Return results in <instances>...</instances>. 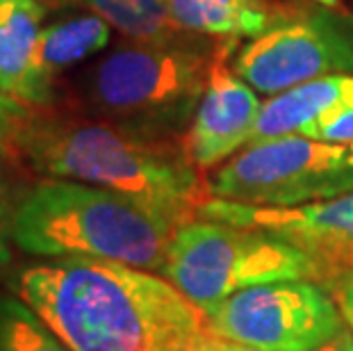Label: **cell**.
<instances>
[{
	"label": "cell",
	"instance_id": "cell-1",
	"mask_svg": "<svg viewBox=\"0 0 353 351\" xmlns=\"http://www.w3.org/2000/svg\"><path fill=\"white\" fill-rule=\"evenodd\" d=\"M12 288L73 351H185L205 328L174 283L119 260L50 258Z\"/></svg>",
	"mask_w": 353,
	"mask_h": 351
},
{
	"label": "cell",
	"instance_id": "cell-2",
	"mask_svg": "<svg viewBox=\"0 0 353 351\" xmlns=\"http://www.w3.org/2000/svg\"><path fill=\"white\" fill-rule=\"evenodd\" d=\"M14 151L37 174L117 192L178 228L205 201L194 162L114 123L34 112L12 132Z\"/></svg>",
	"mask_w": 353,
	"mask_h": 351
},
{
	"label": "cell",
	"instance_id": "cell-3",
	"mask_svg": "<svg viewBox=\"0 0 353 351\" xmlns=\"http://www.w3.org/2000/svg\"><path fill=\"white\" fill-rule=\"evenodd\" d=\"M176 228L96 185L43 178L12 210V242L41 258H103L162 272Z\"/></svg>",
	"mask_w": 353,
	"mask_h": 351
},
{
	"label": "cell",
	"instance_id": "cell-4",
	"mask_svg": "<svg viewBox=\"0 0 353 351\" xmlns=\"http://www.w3.org/2000/svg\"><path fill=\"white\" fill-rule=\"evenodd\" d=\"M216 48L196 34L117 48L87 76L92 110L141 137L176 135L192 126Z\"/></svg>",
	"mask_w": 353,
	"mask_h": 351
},
{
	"label": "cell",
	"instance_id": "cell-5",
	"mask_svg": "<svg viewBox=\"0 0 353 351\" xmlns=\"http://www.w3.org/2000/svg\"><path fill=\"white\" fill-rule=\"evenodd\" d=\"M317 274L314 253L288 237L201 217L174 230L160 272L199 308L255 285Z\"/></svg>",
	"mask_w": 353,
	"mask_h": 351
},
{
	"label": "cell",
	"instance_id": "cell-6",
	"mask_svg": "<svg viewBox=\"0 0 353 351\" xmlns=\"http://www.w3.org/2000/svg\"><path fill=\"white\" fill-rule=\"evenodd\" d=\"M353 190V148L285 135L249 144L210 181V197L253 208H301Z\"/></svg>",
	"mask_w": 353,
	"mask_h": 351
},
{
	"label": "cell",
	"instance_id": "cell-7",
	"mask_svg": "<svg viewBox=\"0 0 353 351\" xmlns=\"http://www.w3.org/2000/svg\"><path fill=\"white\" fill-rule=\"evenodd\" d=\"M205 328L255 351H314L347 322L337 301L312 281H278L201 308Z\"/></svg>",
	"mask_w": 353,
	"mask_h": 351
},
{
	"label": "cell",
	"instance_id": "cell-8",
	"mask_svg": "<svg viewBox=\"0 0 353 351\" xmlns=\"http://www.w3.org/2000/svg\"><path fill=\"white\" fill-rule=\"evenodd\" d=\"M232 71L265 96L324 76L353 73V17L328 7H303L276 17L265 32L237 50Z\"/></svg>",
	"mask_w": 353,
	"mask_h": 351
},
{
	"label": "cell",
	"instance_id": "cell-9",
	"mask_svg": "<svg viewBox=\"0 0 353 351\" xmlns=\"http://www.w3.org/2000/svg\"><path fill=\"white\" fill-rule=\"evenodd\" d=\"M232 48L235 39H223L216 48L205 92L187 135V158L199 169L214 167L242 146H249L262 110L258 92L228 66Z\"/></svg>",
	"mask_w": 353,
	"mask_h": 351
},
{
	"label": "cell",
	"instance_id": "cell-10",
	"mask_svg": "<svg viewBox=\"0 0 353 351\" xmlns=\"http://www.w3.org/2000/svg\"><path fill=\"white\" fill-rule=\"evenodd\" d=\"M196 217L269 230L312 253L317 249L353 246V190L301 208H253L232 201L205 199Z\"/></svg>",
	"mask_w": 353,
	"mask_h": 351
},
{
	"label": "cell",
	"instance_id": "cell-11",
	"mask_svg": "<svg viewBox=\"0 0 353 351\" xmlns=\"http://www.w3.org/2000/svg\"><path fill=\"white\" fill-rule=\"evenodd\" d=\"M46 14L39 0H0V92L34 108L48 106L46 92L34 73V48Z\"/></svg>",
	"mask_w": 353,
	"mask_h": 351
},
{
	"label": "cell",
	"instance_id": "cell-12",
	"mask_svg": "<svg viewBox=\"0 0 353 351\" xmlns=\"http://www.w3.org/2000/svg\"><path fill=\"white\" fill-rule=\"evenodd\" d=\"M353 106V73L324 76L288 92L269 96L262 103L258 123L249 144L285 135H299L305 126L317 121L328 112Z\"/></svg>",
	"mask_w": 353,
	"mask_h": 351
},
{
	"label": "cell",
	"instance_id": "cell-13",
	"mask_svg": "<svg viewBox=\"0 0 353 351\" xmlns=\"http://www.w3.org/2000/svg\"><path fill=\"white\" fill-rule=\"evenodd\" d=\"M176 26L187 34L253 39L276 21L267 0H167Z\"/></svg>",
	"mask_w": 353,
	"mask_h": 351
},
{
	"label": "cell",
	"instance_id": "cell-14",
	"mask_svg": "<svg viewBox=\"0 0 353 351\" xmlns=\"http://www.w3.org/2000/svg\"><path fill=\"white\" fill-rule=\"evenodd\" d=\"M110 30L108 21L96 14H82L41 28L34 48V73L39 85L52 94V78L101 53L110 43Z\"/></svg>",
	"mask_w": 353,
	"mask_h": 351
},
{
	"label": "cell",
	"instance_id": "cell-15",
	"mask_svg": "<svg viewBox=\"0 0 353 351\" xmlns=\"http://www.w3.org/2000/svg\"><path fill=\"white\" fill-rule=\"evenodd\" d=\"M139 43H162L187 37L169 12L167 0H71Z\"/></svg>",
	"mask_w": 353,
	"mask_h": 351
},
{
	"label": "cell",
	"instance_id": "cell-16",
	"mask_svg": "<svg viewBox=\"0 0 353 351\" xmlns=\"http://www.w3.org/2000/svg\"><path fill=\"white\" fill-rule=\"evenodd\" d=\"M0 351H73L21 297L0 294Z\"/></svg>",
	"mask_w": 353,
	"mask_h": 351
},
{
	"label": "cell",
	"instance_id": "cell-17",
	"mask_svg": "<svg viewBox=\"0 0 353 351\" xmlns=\"http://www.w3.org/2000/svg\"><path fill=\"white\" fill-rule=\"evenodd\" d=\"M299 135L321 139V141H333V144H344L353 148V106L319 117L317 121L305 126Z\"/></svg>",
	"mask_w": 353,
	"mask_h": 351
},
{
	"label": "cell",
	"instance_id": "cell-18",
	"mask_svg": "<svg viewBox=\"0 0 353 351\" xmlns=\"http://www.w3.org/2000/svg\"><path fill=\"white\" fill-rule=\"evenodd\" d=\"M32 112H34V106L0 92V128L14 132V128H17L23 119L32 114Z\"/></svg>",
	"mask_w": 353,
	"mask_h": 351
},
{
	"label": "cell",
	"instance_id": "cell-19",
	"mask_svg": "<svg viewBox=\"0 0 353 351\" xmlns=\"http://www.w3.org/2000/svg\"><path fill=\"white\" fill-rule=\"evenodd\" d=\"M12 210L14 205L10 203L3 183H0V270L12 263Z\"/></svg>",
	"mask_w": 353,
	"mask_h": 351
},
{
	"label": "cell",
	"instance_id": "cell-20",
	"mask_svg": "<svg viewBox=\"0 0 353 351\" xmlns=\"http://www.w3.org/2000/svg\"><path fill=\"white\" fill-rule=\"evenodd\" d=\"M185 351H255V349L239 345V342H232L228 338H221V335H214L212 331L203 328L201 333L194 335Z\"/></svg>",
	"mask_w": 353,
	"mask_h": 351
},
{
	"label": "cell",
	"instance_id": "cell-21",
	"mask_svg": "<svg viewBox=\"0 0 353 351\" xmlns=\"http://www.w3.org/2000/svg\"><path fill=\"white\" fill-rule=\"evenodd\" d=\"M335 301H337V305H340L342 317H344V322H347L349 331L353 333V274H349L347 279L337 285Z\"/></svg>",
	"mask_w": 353,
	"mask_h": 351
},
{
	"label": "cell",
	"instance_id": "cell-22",
	"mask_svg": "<svg viewBox=\"0 0 353 351\" xmlns=\"http://www.w3.org/2000/svg\"><path fill=\"white\" fill-rule=\"evenodd\" d=\"M314 351H353V333L349 331V326L344 331L328 342V345L314 349Z\"/></svg>",
	"mask_w": 353,
	"mask_h": 351
},
{
	"label": "cell",
	"instance_id": "cell-23",
	"mask_svg": "<svg viewBox=\"0 0 353 351\" xmlns=\"http://www.w3.org/2000/svg\"><path fill=\"white\" fill-rule=\"evenodd\" d=\"M14 151V144H12V130H5L0 128V162L7 158V153Z\"/></svg>",
	"mask_w": 353,
	"mask_h": 351
},
{
	"label": "cell",
	"instance_id": "cell-24",
	"mask_svg": "<svg viewBox=\"0 0 353 351\" xmlns=\"http://www.w3.org/2000/svg\"><path fill=\"white\" fill-rule=\"evenodd\" d=\"M39 3L48 10V7H62V5H69L71 0H39Z\"/></svg>",
	"mask_w": 353,
	"mask_h": 351
},
{
	"label": "cell",
	"instance_id": "cell-25",
	"mask_svg": "<svg viewBox=\"0 0 353 351\" xmlns=\"http://www.w3.org/2000/svg\"><path fill=\"white\" fill-rule=\"evenodd\" d=\"M314 3H319V5H324V7H333L337 0H314Z\"/></svg>",
	"mask_w": 353,
	"mask_h": 351
}]
</instances>
